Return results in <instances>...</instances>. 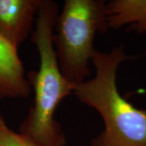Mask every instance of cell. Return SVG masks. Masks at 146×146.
<instances>
[{
	"label": "cell",
	"instance_id": "cell-1",
	"mask_svg": "<svg viewBox=\"0 0 146 146\" xmlns=\"http://www.w3.org/2000/svg\"><path fill=\"white\" fill-rule=\"evenodd\" d=\"M58 13L57 3L42 0L31 33L40 63L37 71L27 75L34 98L19 132L38 146H66L67 138L54 114L58 104L76 88L63 76L54 49L53 34Z\"/></svg>",
	"mask_w": 146,
	"mask_h": 146
},
{
	"label": "cell",
	"instance_id": "cell-2",
	"mask_svg": "<svg viewBox=\"0 0 146 146\" xmlns=\"http://www.w3.org/2000/svg\"><path fill=\"white\" fill-rule=\"evenodd\" d=\"M128 58L123 46L110 52L95 50L92 64L95 76L73 91L83 104L94 109L104 123V129L91 146H146V109L124 98L117 85L119 66Z\"/></svg>",
	"mask_w": 146,
	"mask_h": 146
},
{
	"label": "cell",
	"instance_id": "cell-3",
	"mask_svg": "<svg viewBox=\"0 0 146 146\" xmlns=\"http://www.w3.org/2000/svg\"><path fill=\"white\" fill-rule=\"evenodd\" d=\"M109 29L104 0H66L54 29L53 45L63 76L77 86L92 73L97 34Z\"/></svg>",
	"mask_w": 146,
	"mask_h": 146
},
{
	"label": "cell",
	"instance_id": "cell-4",
	"mask_svg": "<svg viewBox=\"0 0 146 146\" xmlns=\"http://www.w3.org/2000/svg\"><path fill=\"white\" fill-rule=\"evenodd\" d=\"M42 0H0V36L18 50L33 32Z\"/></svg>",
	"mask_w": 146,
	"mask_h": 146
},
{
	"label": "cell",
	"instance_id": "cell-5",
	"mask_svg": "<svg viewBox=\"0 0 146 146\" xmlns=\"http://www.w3.org/2000/svg\"><path fill=\"white\" fill-rule=\"evenodd\" d=\"M32 93L18 50L0 36V102L7 99H24Z\"/></svg>",
	"mask_w": 146,
	"mask_h": 146
},
{
	"label": "cell",
	"instance_id": "cell-6",
	"mask_svg": "<svg viewBox=\"0 0 146 146\" xmlns=\"http://www.w3.org/2000/svg\"><path fill=\"white\" fill-rule=\"evenodd\" d=\"M109 29H128L146 34V0H111L106 3Z\"/></svg>",
	"mask_w": 146,
	"mask_h": 146
},
{
	"label": "cell",
	"instance_id": "cell-7",
	"mask_svg": "<svg viewBox=\"0 0 146 146\" xmlns=\"http://www.w3.org/2000/svg\"><path fill=\"white\" fill-rule=\"evenodd\" d=\"M0 146H38L29 138L16 132L7 124L0 113Z\"/></svg>",
	"mask_w": 146,
	"mask_h": 146
}]
</instances>
